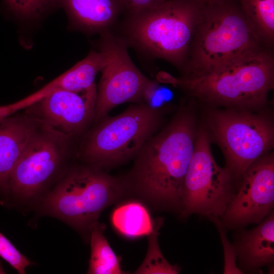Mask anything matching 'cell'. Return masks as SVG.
<instances>
[{
	"label": "cell",
	"mask_w": 274,
	"mask_h": 274,
	"mask_svg": "<svg viewBox=\"0 0 274 274\" xmlns=\"http://www.w3.org/2000/svg\"><path fill=\"white\" fill-rule=\"evenodd\" d=\"M261 42L272 49L274 42V0H237Z\"/></svg>",
	"instance_id": "cell-19"
},
{
	"label": "cell",
	"mask_w": 274,
	"mask_h": 274,
	"mask_svg": "<svg viewBox=\"0 0 274 274\" xmlns=\"http://www.w3.org/2000/svg\"><path fill=\"white\" fill-rule=\"evenodd\" d=\"M103 44L111 52L109 62L101 71L97 89L94 121L107 116L116 106L127 102H143L156 83L145 76L134 65L128 52V45L122 38L109 33Z\"/></svg>",
	"instance_id": "cell-9"
},
{
	"label": "cell",
	"mask_w": 274,
	"mask_h": 274,
	"mask_svg": "<svg viewBox=\"0 0 274 274\" xmlns=\"http://www.w3.org/2000/svg\"><path fill=\"white\" fill-rule=\"evenodd\" d=\"M111 52L102 46L100 51L92 50L72 68L43 87L37 92L15 102L16 109H26L43 97L58 90L78 91L95 84L99 72L109 62Z\"/></svg>",
	"instance_id": "cell-13"
},
{
	"label": "cell",
	"mask_w": 274,
	"mask_h": 274,
	"mask_svg": "<svg viewBox=\"0 0 274 274\" xmlns=\"http://www.w3.org/2000/svg\"><path fill=\"white\" fill-rule=\"evenodd\" d=\"M104 226L97 221L90 226V258L88 273L122 274L120 260L104 234Z\"/></svg>",
	"instance_id": "cell-18"
},
{
	"label": "cell",
	"mask_w": 274,
	"mask_h": 274,
	"mask_svg": "<svg viewBox=\"0 0 274 274\" xmlns=\"http://www.w3.org/2000/svg\"><path fill=\"white\" fill-rule=\"evenodd\" d=\"M210 141L206 129L197 130L183 187L180 209L183 217L198 214L212 220L218 219L234 194L233 177L227 168L220 167L215 161Z\"/></svg>",
	"instance_id": "cell-8"
},
{
	"label": "cell",
	"mask_w": 274,
	"mask_h": 274,
	"mask_svg": "<svg viewBox=\"0 0 274 274\" xmlns=\"http://www.w3.org/2000/svg\"><path fill=\"white\" fill-rule=\"evenodd\" d=\"M264 47L237 0H212L204 6L182 77L207 74Z\"/></svg>",
	"instance_id": "cell-3"
},
{
	"label": "cell",
	"mask_w": 274,
	"mask_h": 274,
	"mask_svg": "<svg viewBox=\"0 0 274 274\" xmlns=\"http://www.w3.org/2000/svg\"><path fill=\"white\" fill-rule=\"evenodd\" d=\"M238 191L234 194L222 216L223 223L236 227L259 223L272 210L274 204V158L265 155L252 164L242 176Z\"/></svg>",
	"instance_id": "cell-11"
},
{
	"label": "cell",
	"mask_w": 274,
	"mask_h": 274,
	"mask_svg": "<svg viewBox=\"0 0 274 274\" xmlns=\"http://www.w3.org/2000/svg\"><path fill=\"white\" fill-rule=\"evenodd\" d=\"M95 84L81 90H58L27 108L41 124L69 138L81 133L94 121Z\"/></svg>",
	"instance_id": "cell-12"
},
{
	"label": "cell",
	"mask_w": 274,
	"mask_h": 274,
	"mask_svg": "<svg viewBox=\"0 0 274 274\" xmlns=\"http://www.w3.org/2000/svg\"><path fill=\"white\" fill-rule=\"evenodd\" d=\"M101 168L94 165L71 172L45 197L44 211L76 229L89 232L101 212L127 190L123 180Z\"/></svg>",
	"instance_id": "cell-5"
},
{
	"label": "cell",
	"mask_w": 274,
	"mask_h": 274,
	"mask_svg": "<svg viewBox=\"0 0 274 274\" xmlns=\"http://www.w3.org/2000/svg\"><path fill=\"white\" fill-rule=\"evenodd\" d=\"M206 3L164 0L154 7L127 13L125 37L122 38L128 47L163 59L182 72Z\"/></svg>",
	"instance_id": "cell-4"
},
{
	"label": "cell",
	"mask_w": 274,
	"mask_h": 274,
	"mask_svg": "<svg viewBox=\"0 0 274 274\" xmlns=\"http://www.w3.org/2000/svg\"><path fill=\"white\" fill-rule=\"evenodd\" d=\"M241 263L247 268H257L274 259V216L270 215L255 228L245 232L237 242Z\"/></svg>",
	"instance_id": "cell-16"
},
{
	"label": "cell",
	"mask_w": 274,
	"mask_h": 274,
	"mask_svg": "<svg viewBox=\"0 0 274 274\" xmlns=\"http://www.w3.org/2000/svg\"><path fill=\"white\" fill-rule=\"evenodd\" d=\"M197 130L193 115L178 112L143 145L124 183L152 205L180 209L185 176Z\"/></svg>",
	"instance_id": "cell-1"
},
{
	"label": "cell",
	"mask_w": 274,
	"mask_h": 274,
	"mask_svg": "<svg viewBox=\"0 0 274 274\" xmlns=\"http://www.w3.org/2000/svg\"><path fill=\"white\" fill-rule=\"evenodd\" d=\"M202 1L207 3V2H210V1H211L212 0H202Z\"/></svg>",
	"instance_id": "cell-24"
},
{
	"label": "cell",
	"mask_w": 274,
	"mask_h": 274,
	"mask_svg": "<svg viewBox=\"0 0 274 274\" xmlns=\"http://www.w3.org/2000/svg\"><path fill=\"white\" fill-rule=\"evenodd\" d=\"M69 138L41 124L12 170L7 191L23 199L37 195L59 168Z\"/></svg>",
	"instance_id": "cell-10"
},
{
	"label": "cell",
	"mask_w": 274,
	"mask_h": 274,
	"mask_svg": "<svg viewBox=\"0 0 274 274\" xmlns=\"http://www.w3.org/2000/svg\"><path fill=\"white\" fill-rule=\"evenodd\" d=\"M161 114L158 108L139 102L118 115L106 116L97 122L87 138L83 149L84 158L103 168L135 157L155 134Z\"/></svg>",
	"instance_id": "cell-6"
},
{
	"label": "cell",
	"mask_w": 274,
	"mask_h": 274,
	"mask_svg": "<svg viewBox=\"0 0 274 274\" xmlns=\"http://www.w3.org/2000/svg\"><path fill=\"white\" fill-rule=\"evenodd\" d=\"M160 78L206 104L256 109L266 104L273 88L274 57L272 49L264 47L202 75L177 78L161 73Z\"/></svg>",
	"instance_id": "cell-2"
},
{
	"label": "cell",
	"mask_w": 274,
	"mask_h": 274,
	"mask_svg": "<svg viewBox=\"0 0 274 274\" xmlns=\"http://www.w3.org/2000/svg\"><path fill=\"white\" fill-rule=\"evenodd\" d=\"M71 22L90 33L108 32L125 10L121 0H55Z\"/></svg>",
	"instance_id": "cell-15"
},
{
	"label": "cell",
	"mask_w": 274,
	"mask_h": 274,
	"mask_svg": "<svg viewBox=\"0 0 274 274\" xmlns=\"http://www.w3.org/2000/svg\"><path fill=\"white\" fill-rule=\"evenodd\" d=\"M7 9L17 17L25 20L37 19L53 7L55 0H3Z\"/></svg>",
	"instance_id": "cell-21"
},
{
	"label": "cell",
	"mask_w": 274,
	"mask_h": 274,
	"mask_svg": "<svg viewBox=\"0 0 274 274\" xmlns=\"http://www.w3.org/2000/svg\"><path fill=\"white\" fill-rule=\"evenodd\" d=\"M163 219L158 218L154 221V228L148 236V248L146 257L135 271L137 274H177L180 268L177 265L170 264L162 254L158 241V232Z\"/></svg>",
	"instance_id": "cell-20"
},
{
	"label": "cell",
	"mask_w": 274,
	"mask_h": 274,
	"mask_svg": "<svg viewBox=\"0 0 274 274\" xmlns=\"http://www.w3.org/2000/svg\"><path fill=\"white\" fill-rule=\"evenodd\" d=\"M0 257L21 274L25 273L26 268L31 264L28 259L1 232Z\"/></svg>",
	"instance_id": "cell-22"
},
{
	"label": "cell",
	"mask_w": 274,
	"mask_h": 274,
	"mask_svg": "<svg viewBox=\"0 0 274 274\" xmlns=\"http://www.w3.org/2000/svg\"><path fill=\"white\" fill-rule=\"evenodd\" d=\"M41 123L25 113L0 120V188L7 191L11 173Z\"/></svg>",
	"instance_id": "cell-14"
},
{
	"label": "cell",
	"mask_w": 274,
	"mask_h": 274,
	"mask_svg": "<svg viewBox=\"0 0 274 274\" xmlns=\"http://www.w3.org/2000/svg\"><path fill=\"white\" fill-rule=\"evenodd\" d=\"M127 13H134L154 7L164 0H121Z\"/></svg>",
	"instance_id": "cell-23"
},
{
	"label": "cell",
	"mask_w": 274,
	"mask_h": 274,
	"mask_svg": "<svg viewBox=\"0 0 274 274\" xmlns=\"http://www.w3.org/2000/svg\"><path fill=\"white\" fill-rule=\"evenodd\" d=\"M112 221L120 233L130 238L148 235L154 225L147 208L137 201L126 202L117 208L112 215Z\"/></svg>",
	"instance_id": "cell-17"
},
{
	"label": "cell",
	"mask_w": 274,
	"mask_h": 274,
	"mask_svg": "<svg viewBox=\"0 0 274 274\" xmlns=\"http://www.w3.org/2000/svg\"><path fill=\"white\" fill-rule=\"evenodd\" d=\"M207 120L212 137L223 153L226 168L233 178H242L273 146V126L263 115L236 109L212 110Z\"/></svg>",
	"instance_id": "cell-7"
}]
</instances>
